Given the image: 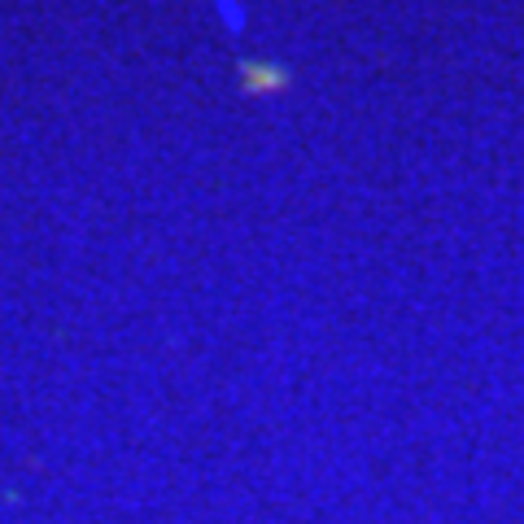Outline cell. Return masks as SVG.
<instances>
[{
  "mask_svg": "<svg viewBox=\"0 0 524 524\" xmlns=\"http://www.w3.org/2000/svg\"><path fill=\"white\" fill-rule=\"evenodd\" d=\"M214 5H219V14H223V27H228V31H241V27H245V14L232 5V0H214Z\"/></svg>",
  "mask_w": 524,
  "mask_h": 524,
  "instance_id": "cell-1",
  "label": "cell"
}]
</instances>
